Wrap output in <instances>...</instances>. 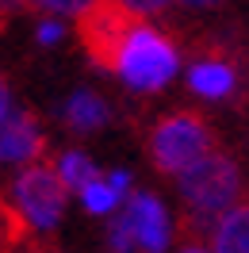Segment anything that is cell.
Here are the masks:
<instances>
[{"label": "cell", "instance_id": "2e32d148", "mask_svg": "<svg viewBox=\"0 0 249 253\" xmlns=\"http://www.w3.org/2000/svg\"><path fill=\"white\" fill-rule=\"evenodd\" d=\"M123 4H130L138 16H154V12H165L172 0H123Z\"/></svg>", "mask_w": 249, "mask_h": 253}, {"label": "cell", "instance_id": "4fadbf2b", "mask_svg": "<svg viewBox=\"0 0 249 253\" xmlns=\"http://www.w3.org/2000/svg\"><path fill=\"white\" fill-rule=\"evenodd\" d=\"M92 0H27V8L50 12V16H81Z\"/></svg>", "mask_w": 249, "mask_h": 253}, {"label": "cell", "instance_id": "277c9868", "mask_svg": "<svg viewBox=\"0 0 249 253\" xmlns=\"http://www.w3.org/2000/svg\"><path fill=\"white\" fill-rule=\"evenodd\" d=\"M65 180L58 176L54 165H42L35 161L23 173L12 180V192H8V207L19 215L23 226L31 230H54L65 215Z\"/></svg>", "mask_w": 249, "mask_h": 253}, {"label": "cell", "instance_id": "ffe728a7", "mask_svg": "<svg viewBox=\"0 0 249 253\" xmlns=\"http://www.w3.org/2000/svg\"><path fill=\"white\" fill-rule=\"evenodd\" d=\"M8 111H12V100H8V84L0 81V123L8 119Z\"/></svg>", "mask_w": 249, "mask_h": 253}, {"label": "cell", "instance_id": "ba28073f", "mask_svg": "<svg viewBox=\"0 0 249 253\" xmlns=\"http://www.w3.org/2000/svg\"><path fill=\"white\" fill-rule=\"evenodd\" d=\"M188 84H192V92L196 96H207V100H222V96L234 92V84H238V73H234L230 62H222V58H203L188 69Z\"/></svg>", "mask_w": 249, "mask_h": 253}, {"label": "cell", "instance_id": "d6986e66", "mask_svg": "<svg viewBox=\"0 0 249 253\" xmlns=\"http://www.w3.org/2000/svg\"><path fill=\"white\" fill-rule=\"evenodd\" d=\"M19 8H27V0H0V19H4V16H16Z\"/></svg>", "mask_w": 249, "mask_h": 253}, {"label": "cell", "instance_id": "44dd1931", "mask_svg": "<svg viewBox=\"0 0 249 253\" xmlns=\"http://www.w3.org/2000/svg\"><path fill=\"white\" fill-rule=\"evenodd\" d=\"M180 4H192V8H207V4H218V0H180Z\"/></svg>", "mask_w": 249, "mask_h": 253}, {"label": "cell", "instance_id": "3957f363", "mask_svg": "<svg viewBox=\"0 0 249 253\" xmlns=\"http://www.w3.org/2000/svg\"><path fill=\"white\" fill-rule=\"evenodd\" d=\"M138 23H142V16L123 0H92L77 16V35H81L84 54L92 58V65L115 73L119 50L126 46V39L134 35Z\"/></svg>", "mask_w": 249, "mask_h": 253}, {"label": "cell", "instance_id": "5bb4252c", "mask_svg": "<svg viewBox=\"0 0 249 253\" xmlns=\"http://www.w3.org/2000/svg\"><path fill=\"white\" fill-rule=\"evenodd\" d=\"M108 246H111V253H134V234H130L126 219H115V222H111Z\"/></svg>", "mask_w": 249, "mask_h": 253}, {"label": "cell", "instance_id": "e0dca14e", "mask_svg": "<svg viewBox=\"0 0 249 253\" xmlns=\"http://www.w3.org/2000/svg\"><path fill=\"white\" fill-rule=\"evenodd\" d=\"M58 39H62V23H58V19H46V23H39V42H42V46H54Z\"/></svg>", "mask_w": 249, "mask_h": 253}, {"label": "cell", "instance_id": "7a4b0ae2", "mask_svg": "<svg viewBox=\"0 0 249 253\" xmlns=\"http://www.w3.org/2000/svg\"><path fill=\"white\" fill-rule=\"evenodd\" d=\"M176 69H180V54L172 46V39L154 31L150 23H138L134 35L126 39V46L119 50L115 77L134 92H157L176 77Z\"/></svg>", "mask_w": 249, "mask_h": 253}, {"label": "cell", "instance_id": "52a82bcc", "mask_svg": "<svg viewBox=\"0 0 249 253\" xmlns=\"http://www.w3.org/2000/svg\"><path fill=\"white\" fill-rule=\"evenodd\" d=\"M46 154V134L35 115L27 111H8V119L0 123V169L8 165H35Z\"/></svg>", "mask_w": 249, "mask_h": 253}, {"label": "cell", "instance_id": "7402d4cb", "mask_svg": "<svg viewBox=\"0 0 249 253\" xmlns=\"http://www.w3.org/2000/svg\"><path fill=\"white\" fill-rule=\"evenodd\" d=\"M180 253H207V250H203V246H184Z\"/></svg>", "mask_w": 249, "mask_h": 253}, {"label": "cell", "instance_id": "603a6c76", "mask_svg": "<svg viewBox=\"0 0 249 253\" xmlns=\"http://www.w3.org/2000/svg\"><path fill=\"white\" fill-rule=\"evenodd\" d=\"M108 253H111V250H108Z\"/></svg>", "mask_w": 249, "mask_h": 253}, {"label": "cell", "instance_id": "5b68a950", "mask_svg": "<svg viewBox=\"0 0 249 253\" xmlns=\"http://www.w3.org/2000/svg\"><path fill=\"white\" fill-rule=\"evenodd\" d=\"M207 154H211V126L192 111L165 115L150 134V158H154V165L161 173L180 176Z\"/></svg>", "mask_w": 249, "mask_h": 253}, {"label": "cell", "instance_id": "7c38bea8", "mask_svg": "<svg viewBox=\"0 0 249 253\" xmlns=\"http://www.w3.org/2000/svg\"><path fill=\"white\" fill-rule=\"evenodd\" d=\"M81 200H84V207H88L92 215H108V211H115V207H119V200H123V196L111 188L108 180H100V176H96L88 188H81Z\"/></svg>", "mask_w": 249, "mask_h": 253}, {"label": "cell", "instance_id": "6da1fadb", "mask_svg": "<svg viewBox=\"0 0 249 253\" xmlns=\"http://www.w3.org/2000/svg\"><path fill=\"white\" fill-rule=\"evenodd\" d=\"M176 188H180V200L188 207L192 226L203 230V226H218L238 207L242 176H238V165L226 154L211 150L203 161H196L192 169H184L176 176Z\"/></svg>", "mask_w": 249, "mask_h": 253}, {"label": "cell", "instance_id": "ac0fdd59", "mask_svg": "<svg viewBox=\"0 0 249 253\" xmlns=\"http://www.w3.org/2000/svg\"><path fill=\"white\" fill-rule=\"evenodd\" d=\"M108 184L123 196V192H130V173H126V169H115V173H108Z\"/></svg>", "mask_w": 249, "mask_h": 253}, {"label": "cell", "instance_id": "9a60e30c", "mask_svg": "<svg viewBox=\"0 0 249 253\" xmlns=\"http://www.w3.org/2000/svg\"><path fill=\"white\" fill-rule=\"evenodd\" d=\"M19 230H23L19 215H16L8 204H0V253H4V246H8V238H16Z\"/></svg>", "mask_w": 249, "mask_h": 253}, {"label": "cell", "instance_id": "8fae6325", "mask_svg": "<svg viewBox=\"0 0 249 253\" xmlns=\"http://www.w3.org/2000/svg\"><path fill=\"white\" fill-rule=\"evenodd\" d=\"M54 169H58V176L65 180V188H88L96 176H100V169L92 165V158L88 154H81V150H65L62 158L54 161Z\"/></svg>", "mask_w": 249, "mask_h": 253}, {"label": "cell", "instance_id": "9c48e42d", "mask_svg": "<svg viewBox=\"0 0 249 253\" xmlns=\"http://www.w3.org/2000/svg\"><path fill=\"white\" fill-rule=\"evenodd\" d=\"M62 119L69 130H96V126H104L111 119V111L96 92H73L62 108Z\"/></svg>", "mask_w": 249, "mask_h": 253}, {"label": "cell", "instance_id": "8992f818", "mask_svg": "<svg viewBox=\"0 0 249 253\" xmlns=\"http://www.w3.org/2000/svg\"><path fill=\"white\" fill-rule=\"evenodd\" d=\"M123 219L134 234V250L142 253H165L169 250V238H172V222L165 204L157 200L154 192H134L123 207Z\"/></svg>", "mask_w": 249, "mask_h": 253}, {"label": "cell", "instance_id": "30bf717a", "mask_svg": "<svg viewBox=\"0 0 249 253\" xmlns=\"http://www.w3.org/2000/svg\"><path fill=\"white\" fill-rule=\"evenodd\" d=\"M211 253H249V207H234L215 226V250Z\"/></svg>", "mask_w": 249, "mask_h": 253}]
</instances>
